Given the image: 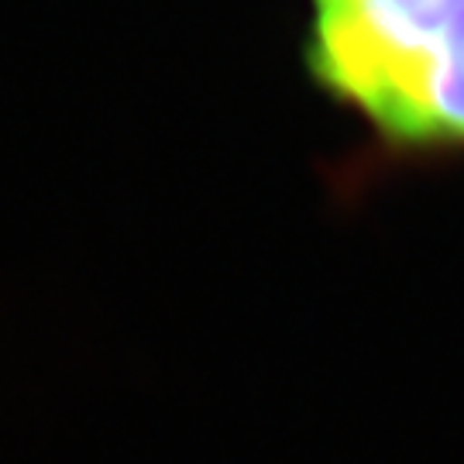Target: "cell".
<instances>
[{"instance_id": "1", "label": "cell", "mask_w": 464, "mask_h": 464, "mask_svg": "<svg viewBox=\"0 0 464 464\" xmlns=\"http://www.w3.org/2000/svg\"><path fill=\"white\" fill-rule=\"evenodd\" d=\"M303 66L379 162L464 159V0H310Z\"/></svg>"}]
</instances>
